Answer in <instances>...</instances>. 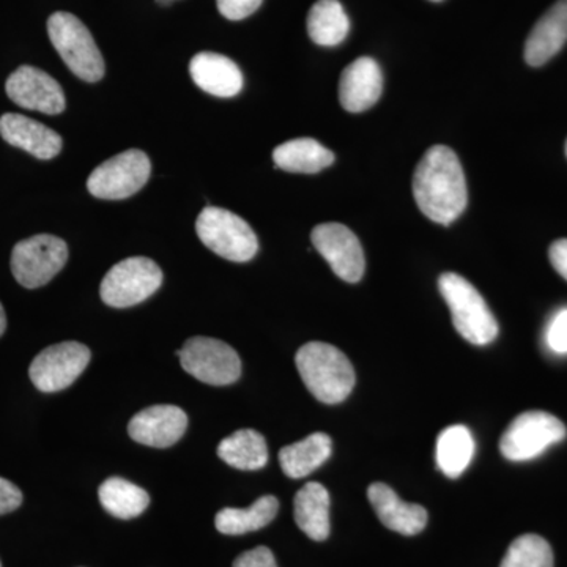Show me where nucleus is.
Instances as JSON below:
<instances>
[{
  "label": "nucleus",
  "mask_w": 567,
  "mask_h": 567,
  "mask_svg": "<svg viewBox=\"0 0 567 567\" xmlns=\"http://www.w3.org/2000/svg\"><path fill=\"white\" fill-rule=\"evenodd\" d=\"M413 196L420 210L442 226L456 221L468 204L461 159L446 145L424 153L413 175Z\"/></svg>",
  "instance_id": "f257e3e1"
},
{
  "label": "nucleus",
  "mask_w": 567,
  "mask_h": 567,
  "mask_svg": "<svg viewBox=\"0 0 567 567\" xmlns=\"http://www.w3.org/2000/svg\"><path fill=\"white\" fill-rule=\"evenodd\" d=\"M306 388L323 404H341L352 393L357 375L341 350L324 342H308L295 357Z\"/></svg>",
  "instance_id": "f03ea898"
},
{
  "label": "nucleus",
  "mask_w": 567,
  "mask_h": 567,
  "mask_svg": "<svg viewBox=\"0 0 567 567\" xmlns=\"http://www.w3.org/2000/svg\"><path fill=\"white\" fill-rule=\"evenodd\" d=\"M440 293L450 306L457 333L475 346H487L498 336V323L483 295L472 282L457 274H443L439 279Z\"/></svg>",
  "instance_id": "7ed1b4c3"
},
{
  "label": "nucleus",
  "mask_w": 567,
  "mask_h": 567,
  "mask_svg": "<svg viewBox=\"0 0 567 567\" xmlns=\"http://www.w3.org/2000/svg\"><path fill=\"white\" fill-rule=\"evenodd\" d=\"M48 33L62 61L82 81L99 82L104 76L102 52L91 31L80 18L66 11H58L48 20Z\"/></svg>",
  "instance_id": "20e7f679"
},
{
  "label": "nucleus",
  "mask_w": 567,
  "mask_h": 567,
  "mask_svg": "<svg viewBox=\"0 0 567 567\" xmlns=\"http://www.w3.org/2000/svg\"><path fill=\"white\" fill-rule=\"evenodd\" d=\"M196 233L210 251L230 262H248L259 251V240L252 227L224 208H204L197 216Z\"/></svg>",
  "instance_id": "39448f33"
},
{
  "label": "nucleus",
  "mask_w": 567,
  "mask_h": 567,
  "mask_svg": "<svg viewBox=\"0 0 567 567\" xmlns=\"http://www.w3.org/2000/svg\"><path fill=\"white\" fill-rule=\"evenodd\" d=\"M163 271L147 257H130L104 276L100 295L111 308H132L151 298L162 287Z\"/></svg>",
  "instance_id": "423d86ee"
},
{
  "label": "nucleus",
  "mask_w": 567,
  "mask_h": 567,
  "mask_svg": "<svg viewBox=\"0 0 567 567\" xmlns=\"http://www.w3.org/2000/svg\"><path fill=\"white\" fill-rule=\"evenodd\" d=\"M177 357L189 375L207 385H233L241 375L240 357L219 339L196 336L183 344Z\"/></svg>",
  "instance_id": "0eeeda50"
},
{
  "label": "nucleus",
  "mask_w": 567,
  "mask_h": 567,
  "mask_svg": "<svg viewBox=\"0 0 567 567\" xmlns=\"http://www.w3.org/2000/svg\"><path fill=\"white\" fill-rule=\"evenodd\" d=\"M69 260V246L54 235H35L14 246L11 274L25 289H39L54 279Z\"/></svg>",
  "instance_id": "6e6552de"
},
{
  "label": "nucleus",
  "mask_w": 567,
  "mask_h": 567,
  "mask_svg": "<svg viewBox=\"0 0 567 567\" xmlns=\"http://www.w3.org/2000/svg\"><path fill=\"white\" fill-rule=\"evenodd\" d=\"M566 425L547 412H525L518 415L499 440V451L507 461H532L548 446L566 439Z\"/></svg>",
  "instance_id": "1a4fd4ad"
},
{
  "label": "nucleus",
  "mask_w": 567,
  "mask_h": 567,
  "mask_svg": "<svg viewBox=\"0 0 567 567\" xmlns=\"http://www.w3.org/2000/svg\"><path fill=\"white\" fill-rule=\"evenodd\" d=\"M152 164L144 152L132 148L100 164L87 181L92 196L118 200L141 192L151 178Z\"/></svg>",
  "instance_id": "9d476101"
},
{
  "label": "nucleus",
  "mask_w": 567,
  "mask_h": 567,
  "mask_svg": "<svg viewBox=\"0 0 567 567\" xmlns=\"http://www.w3.org/2000/svg\"><path fill=\"white\" fill-rule=\"evenodd\" d=\"M91 349L81 342H61L37 354L29 375L41 393H58L76 382L91 363Z\"/></svg>",
  "instance_id": "9b49d317"
},
{
  "label": "nucleus",
  "mask_w": 567,
  "mask_h": 567,
  "mask_svg": "<svg viewBox=\"0 0 567 567\" xmlns=\"http://www.w3.org/2000/svg\"><path fill=\"white\" fill-rule=\"evenodd\" d=\"M311 240L338 278L350 284L361 281L365 270L363 246L349 227L339 223L319 224L312 230Z\"/></svg>",
  "instance_id": "f8f14e48"
},
{
  "label": "nucleus",
  "mask_w": 567,
  "mask_h": 567,
  "mask_svg": "<svg viewBox=\"0 0 567 567\" xmlns=\"http://www.w3.org/2000/svg\"><path fill=\"white\" fill-rule=\"evenodd\" d=\"M7 95L14 104L43 114L65 111V95L61 84L35 66L22 65L10 74L6 84Z\"/></svg>",
  "instance_id": "ddd939ff"
},
{
  "label": "nucleus",
  "mask_w": 567,
  "mask_h": 567,
  "mask_svg": "<svg viewBox=\"0 0 567 567\" xmlns=\"http://www.w3.org/2000/svg\"><path fill=\"white\" fill-rule=\"evenodd\" d=\"M188 416L181 406L153 405L142 410L128 424L134 442L151 447H169L185 435Z\"/></svg>",
  "instance_id": "4468645a"
},
{
  "label": "nucleus",
  "mask_w": 567,
  "mask_h": 567,
  "mask_svg": "<svg viewBox=\"0 0 567 567\" xmlns=\"http://www.w3.org/2000/svg\"><path fill=\"white\" fill-rule=\"evenodd\" d=\"M383 92V74L372 58H360L342 71L339 80V102L346 111L371 110Z\"/></svg>",
  "instance_id": "2eb2a0df"
},
{
  "label": "nucleus",
  "mask_w": 567,
  "mask_h": 567,
  "mask_svg": "<svg viewBox=\"0 0 567 567\" xmlns=\"http://www.w3.org/2000/svg\"><path fill=\"white\" fill-rule=\"evenodd\" d=\"M0 136L13 147L31 153L39 159H52L62 152L61 134L43 123L21 114H6L0 117Z\"/></svg>",
  "instance_id": "dca6fc26"
},
{
  "label": "nucleus",
  "mask_w": 567,
  "mask_h": 567,
  "mask_svg": "<svg viewBox=\"0 0 567 567\" xmlns=\"http://www.w3.org/2000/svg\"><path fill=\"white\" fill-rule=\"evenodd\" d=\"M368 498L380 518L391 532L404 536H415L427 525V511L423 506L405 503L398 494L383 483L371 484Z\"/></svg>",
  "instance_id": "f3484780"
},
{
  "label": "nucleus",
  "mask_w": 567,
  "mask_h": 567,
  "mask_svg": "<svg viewBox=\"0 0 567 567\" xmlns=\"http://www.w3.org/2000/svg\"><path fill=\"white\" fill-rule=\"evenodd\" d=\"M189 73L200 91L218 99H233L244 89V74L237 63L216 52H199L189 62Z\"/></svg>",
  "instance_id": "a211bd4d"
},
{
  "label": "nucleus",
  "mask_w": 567,
  "mask_h": 567,
  "mask_svg": "<svg viewBox=\"0 0 567 567\" xmlns=\"http://www.w3.org/2000/svg\"><path fill=\"white\" fill-rule=\"evenodd\" d=\"M567 43V0H558L536 22L525 43V62L546 65Z\"/></svg>",
  "instance_id": "6ab92c4d"
},
{
  "label": "nucleus",
  "mask_w": 567,
  "mask_h": 567,
  "mask_svg": "<svg viewBox=\"0 0 567 567\" xmlns=\"http://www.w3.org/2000/svg\"><path fill=\"white\" fill-rule=\"evenodd\" d=\"M295 522L306 536L322 543L330 536V494L320 483H308L295 496Z\"/></svg>",
  "instance_id": "aec40b11"
},
{
  "label": "nucleus",
  "mask_w": 567,
  "mask_h": 567,
  "mask_svg": "<svg viewBox=\"0 0 567 567\" xmlns=\"http://www.w3.org/2000/svg\"><path fill=\"white\" fill-rule=\"evenodd\" d=\"M331 451H333L331 436L323 432H316L293 445L282 447L279 451V464L286 476L301 480L322 466L330 458Z\"/></svg>",
  "instance_id": "412c9836"
},
{
  "label": "nucleus",
  "mask_w": 567,
  "mask_h": 567,
  "mask_svg": "<svg viewBox=\"0 0 567 567\" xmlns=\"http://www.w3.org/2000/svg\"><path fill=\"white\" fill-rule=\"evenodd\" d=\"M274 159L276 166L287 173L317 174L334 163V155L320 142L311 137H300L278 145L274 152Z\"/></svg>",
  "instance_id": "4be33fe9"
},
{
  "label": "nucleus",
  "mask_w": 567,
  "mask_h": 567,
  "mask_svg": "<svg viewBox=\"0 0 567 567\" xmlns=\"http://www.w3.org/2000/svg\"><path fill=\"white\" fill-rule=\"evenodd\" d=\"M279 502L274 495H265L252 503L248 509L226 507L216 514V529L223 535L240 536L257 532L270 525L278 516Z\"/></svg>",
  "instance_id": "5701e85b"
},
{
  "label": "nucleus",
  "mask_w": 567,
  "mask_h": 567,
  "mask_svg": "<svg viewBox=\"0 0 567 567\" xmlns=\"http://www.w3.org/2000/svg\"><path fill=\"white\" fill-rule=\"evenodd\" d=\"M218 456L237 470H260L268 462L267 442L264 435L254 429H241L219 443Z\"/></svg>",
  "instance_id": "b1692460"
},
{
  "label": "nucleus",
  "mask_w": 567,
  "mask_h": 567,
  "mask_svg": "<svg viewBox=\"0 0 567 567\" xmlns=\"http://www.w3.org/2000/svg\"><path fill=\"white\" fill-rule=\"evenodd\" d=\"M349 31V17L338 0H319L309 10L308 33L319 47H338Z\"/></svg>",
  "instance_id": "393cba45"
},
{
  "label": "nucleus",
  "mask_w": 567,
  "mask_h": 567,
  "mask_svg": "<svg viewBox=\"0 0 567 567\" xmlns=\"http://www.w3.org/2000/svg\"><path fill=\"white\" fill-rule=\"evenodd\" d=\"M475 454V440L465 425H450L436 440V464L443 475L456 480Z\"/></svg>",
  "instance_id": "a878e982"
},
{
  "label": "nucleus",
  "mask_w": 567,
  "mask_h": 567,
  "mask_svg": "<svg viewBox=\"0 0 567 567\" xmlns=\"http://www.w3.org/2000/svg\"><path fill=\"white\" fill-rule=\"evenodd\" d=\"M99 498L111 516L123 520L141 516L151 505L147 492L123 477H110L104 481L99 488Z\"/></svg>",
  "instance_id": "bb28decb"
},
{
  "label": "nucleus",
  "mask_w": 567,
  "mask_h": 567,
  "mask_svg": "<svg viewBox=\"0 0 567 567\" xmlns=\"http://www.w3.org/2000/svg\"><path fill=\"white\" fill-rule=\"evenodd\" d=\"M499 567H554V551L544 537L524 535L511 544Z\"/></svg>",
  "instance_id": "cd10ccee"
},
{
  "label": "nucleus",
  "mask_w": 567,
  "mask_h": 567,
  "mask_svg": "<svg viewBox=\"0 0 567 567\" xmlns=\"http://www.w3.org/2000/svg\"><path fill=\"white\" fill-rule=\"evenodd\" d=\"M264 0H216L219 13L230 21H241L251 17L262 6Z\"/></svg>",
  "instance_id": "c85d7f7f"
},
{
  "label": "nucleus",
  "mask_w": 567,
  "mask_h": 567,
  "mask_svg": "<svg viewBox=\"0 0 567 567\" xmlns=\"http://www.w3.org/2000/svg\"><path fill=\"white\" fill-rule=\"evenodd\" d=\"M547 344L555 353H567V308L561 309L548 324Z\"/></svg>",
  "instance_id": "c756f323"
},
{
  "label": "nucleus",
  "mask_w": 567,
  "mask_h": 567,
  "mask_svg": "<svg viewBox=\"0 0 567 567\" xmlns=\"http://www.w3.org/2000/svg\"><path fill=\"white\" fill-rule=\"evenodd\" d=\"M234 567H278L274 551L268 547H256L235 559Z\"/></svg>",
  "instance_id": "7c9ffc66"
},
{
  "label": "nucleus",
  "mask_w": 567,
  "mask_h": 567,
  "mask_svg": "<svg viewBox=\"0 0 567 567\" xmlns=\"http://www.w3.org/2000/svg\"><path fill=\"white\" fill-rule=\"evenodd\" d=\"M22 503V492L10 483L9 480L0 477V516L13 513Z\"/></svg>",
  "instance_id": "2f4dec72"
},
{
  "label": "nucleus",
  "mask_w": 567,
  "mask_h": 567,
  "mask_svg": "<svg viewBox=\"0 0 567 567\" xmlns=\"http://www.w3.org/2000/svg\"><path fill=\"white\" fill-rule=\"evenodd\" d=\"M548 257H550L551 267L567 281V238L555 241L548 249Z\"/></svg>",
  "instance_id": "473e14b6"
},
{
  "label": "nucleus",
  "mask_w": 567,
  "mask_h": 567,
  "mask_svg": "<svg viewBox=\"0 0 567 567\" xmlns=\"http://www.w3.org/2000/svg\"><path fill=\"white\" fill-rule=\"evenodd\" d=\"M6 330H7L6 309H3V306L0 305V336L6 333Z\"/></svg>",
  "instance_id": "72a5a7b5"
},
{
  "label": "nucleus",
  "mask_w": 567,
  "mask_h": 567,
  "mask_svg": "<svg viewBox=\"0 0 567 567\" xmlns=\"http://www.w3.org/2000/svg\"><path fill=\"white\" fill-rule=\"evenodd\" d=\"M431 2H443V0H431Z\"/></svg>",
  "instance_id": "f704fd0d"
},
{
  "label": "nucleus",
  "mask_w": 567,
  "mask_h": 567,
  "mask_svg": "<svg viewBox=\"0 0 567 567\" xmlns=\"http://www.w3.org/2000/svg\"><path fill=\"white\" fill-rule=\"evenodd\" d=\"M566 156H567V141H566Z\"/></svg>",
  "instance_id": "c9c22d12"
},
{
  "label": "nucleus",
  "mask_w": 567,
  "mask_h": 567,
  "mask_svg": "<svg viewBox=\"0 0 567 567\" xmlns=\"http://www.w3.org/2000/svg\"><path fill=\"white\" fill-rule=\"evenodd\" d=\"M0 567H2V565H0Z\"/></svg>",
  "instance_id": "e433bc0d"
},
{
  "label": "nucleus",
  "mask_w": 567,
  "mask_h": 567,
  "mask_svg": "<svg viewBox=\"0 0 567 567\" xmlns=\"http://www.w3.org/2000/svg\"><path fill=\"white\" fill-rule=\"evenodd\" d=\"M171 2H173V0H171Z\"/></svg>",
  "instance_id": "4c0bfd02"
}]
</instances>
